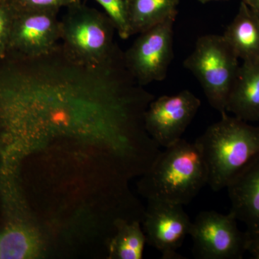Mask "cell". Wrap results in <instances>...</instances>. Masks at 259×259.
Wrapping results in <instances>:
<instances>
[{
  "label": "cell",
  "instance_id": "cell-1",
  "mask_svg": "<svg viewBox=\"0 0 259 259\" xmlns=\"http://www.w3.org/2000/svg\"><path fill=\"white\" fill-rule=\"evenodd\" d=\"M203 156L208 185L214 192L228 186L259 157V127L221 114L195 141Z\"/></svg>",
  "mask_w": 259,
  "mask_h": 259
},
{
  "label": "cell",
  "instance_id": "cell-2",
  "mask_svg": "<svg viewBox=\"0 0 259 259\" xmlns=\"http://www.w3.org/2000/svg\"><path fill=\"white\" fill-rule=\"evenodd\" d=\"M142 182L148 200L187 205L208 184V172L199 146L182 139L158 153Z\"/></svg>",
  "mask_w": 259,
  "mask_h": 259
},
{
  "label": "cell",
  "instance_id": "cell-3",
  "mask_svg": "<svg viewBox=\"0 0 259 259\" xmlns=\"http://www.w3.org/2000/svg\"><path fill=\"white\" fill-rule=\"evenodd\" d=\"M60 25L61 41L73 62L92 69L111 64L116 30L105 13L80 3L67 8Z\"/></svg>",
  "mask_w": 259,
  "mask_h": 259
},
{
  "label": "cell",
  "instance_id": "cell-4",
  "mask_svg": "<svg viewBox=\"0 0 259 259\" xmlns=\"http://www.w3.org/2000/svg\"><path fill=\"white\" fill-rule=\"evenodd\" d=\"M184 67L198 80L210 106L223 114L239 69V59L223 35L199 37Z\"/></svg>",
  "mask_w": 259,
  "mask_h": 259
},
{
  "label": "cell",
  "instance_id": "cell-5",
  "mask_svg": "<svg viewBox=\"0 0 259 259\" xmlns=\"http://www.w3.org/2000/svg\"><path fill=\"white\" fill-rule=\"evenodd\" d=\"M174 23L168 20L139 33L124 55L127 71L139 84L163 81L174 59Z\"/></svg>",
  "mask_w": 259,
  "mask_h": 259
},
{
  "label": "cell",
  "instance_id": "cell-6",
  "mask_svg": "<svg viewBox=\"0 0 259 259\" xmlns=\"http://www.w3.org/2000/svg\"><path fill=\"white\" fill-rule=\"evenodd\" d=\"M231 213L203 211L192 222L190 236L194 256L201 259H241L247 251L246 233Z\"/></svg>",
  "mask_w": 259,
  "mask_h": 259
},
{
  "label": "cell",
  "instance_id": "cell-7",
  "mask_svg": "<svg viewBox=\"0 0 259 259\" xmlns=\"http://www.w3.org/2000/svg\"><path fill=\"white\" fill-rule=\"evenodd\" d=\"M59 12L54 10H15L8 54L15 53L27 59L51 55L61 41Z\"/></svg>",
  "mask_w": 259,
  "mask_h": 259
},
{
  "label": "cell",
  "instance_id": "cell-8",
  "mask_svg": "<svg viewBox=\"0 0 259 259\" xmlns=\"http://www.w3.org/2000/svg\"><path fill=\"white\" fill-rule=\"evenodd\" d=\"M200 106V100L189 90L158 97L145 112L146 132L159 147H168L182 139Z\"/></svg>",
  "mask_w": 259,
  "mask_h": 259
},
{
  "label": "cell",
  "instance_id": "cell-9",
  "mask_svg": "<svg viewBox=\"0 0 259 259\" xmlns=\"http://www.w3.org/2000/svg\"><path fill=\"white\" fill-rule=\"evenodd\" d=\"M147 241L161 253L163 259H183L177 252L190 235L192 221L183 205L149 200L144 214Z\"/></svg>",
  "mask_w": 259,
  "mask_h": 259
},
{
  "label": "cell",
  "instance_id": "cell-10",
  "mask_svg": "<svg viewBox=\"0 0 259 259\" xmlns=\"http://www.w3.org/2000/svg\"><path fill=\"white\" fill-rule=\"evenodd\" d=\"M231 201L230 213L244 223L246 232L259 229V157L227 187Z\"/></svg>",
  "mask_w": 259,
  "mask_h": 259
},
{
  "label": "cell",
  "instance_id": "cell-11",
  "mask_svg": "<svg viewBox=\"0 0 259 259\" xmlns=\"http://www.w3.org/2000/svg\"><path fill=\"white\" fill-rule=\"evenodd\" d=\"M226 112L246 122L259 120V61H243L240 65Z\"/></svg>",
  "mask_w": 259,
  "mask_h": 259
},
{
  "label": "cell",
  "instance_id": "cell-12",
  "mask_svg": "<svg viewBox=\"0 0 259 259\" xmlns=\"http://www.w3.org/2000/svg\"><path fill=\"white\" fill-rule=\"evenodd\" d=\"M223 36L238 59L259 61V18L243 1Z\"/></svg>",
  "mask_w": 259,
  "mask_h": 259
},
{
  "label": "cell",
  "instance_id": "cell-13",
  "mask_svg": "<svg viewBox=\"0 0 259 259\" xmlns=\"http://www.w3.org/2000/svg\"><path fill=\"white\" fill-rule=\"evenodd\" d=\"M180 0H128L131 35L176 20Z\"/></svg>",
  "mask_w": 259,
  "mask_h": 259
},
{
  "label": "cell",
  "instance_id": "cell-14",
  "mask_svg": "<svg viewBox=\"0 0 259 259\" xmlns=\"http://www.w3.org/2000/svg\"><path fill=\"white\" fill-rule=\"evenodd\" d=\"M40 247L37 233L23 225H10L0 235V259L34 258Z\"/></svg>",
  "mask_w": 259,
  "mask_h": 259
},
{
  "label": "cell",
  "instance_id": "cell-15",
  "mask_svg": "<svg viewBox=\"0 0 259 259\" xmlns=\"http://www.w3.org/2000/svg\"><path fill=\"white\" fill-rule=\"evenodd\" d=\"M124 219L116 221L117 236L112 243V254L120 259H141L146 243V238L141 231L139 221Z\"/></svg>",
  "mask_w": 259,
  "mask_h": 259
},
{
  "label": "cell",
  "instance_id": "cell-16",
  "mask_svg": "<svg viewBox=\"0 0 259 259\" xmlns=\"http://www.w3.org/2000/svg\"><path fill=\"white\" fill-rule=\"evenodd\" d=\"M112 20L116 32L124 40L131 36L128 18V0H95Z\"/></svg>",
  "mask_w": 259,
  "mask_h": 259
},
{
  "label": "cell",
  "instance_id": "cell-17",
  "mask_svg": "<svg viewBox=\"0 0 259 259\" xmlns=\"http://www.w3.org/2000/svg\"><path fill=\"white\" fill-rule=\"evenodd\" d=\"M15 9L9 0L0 2V59L8 54V47Z\"/></svg>",
  "mask_w": 259,
  "mask_h": 259
},
{
  "label": "cell",
  "instance_id": "cell-18",
  "mask_svg": "<svg viewBox=\"0 0 259 259\" xmlns=\"http://www.w3.org/2000/svg\"><path fill=\"white\" fill-rule=\"evenodd\" d=\"M15 10H54L69 8L81 3V0H9Z\"/></svg>",
  "mask_w": 259,
  "mask_h": 259
},
{
  "label": "cell",
  "instance_id": "cell-19",
  "mask_svg": "<svg viewBox=\"0 0 259 259\" xmlns=\"http://www.w3.org/2000/svg\"><path fill=\"white\" fill-rule=\"evenodd\" d=\"M247 236V251L250 252L253 258L259 259V229L251 233L245 231Z\"/></svg>",
  "mask_w": 259,
  "mask_h": 259
},
{
  "label": "cell",
  "instance_id": "cell-20",
  "mask_svg": "<svg viewBox=\"0 0 259 259\" xmlns=\"http://www.w3.org/2000/svg\"><path fill=\"white\" fill-rule=\"evenodd\" d=\"M249 7L250 10L259 18V0H241Z\"/></svg>",
  "mask_w": 259,
  "mask_h": 259
},
{
  "label": "cell",
  "instance_id": "cell-21",
  "mask_svg": "<svg viewBox=\"0 0 259 259\" xmlns=\"http://www.w3.org/2000/svg\"><path fill=\"white\" fill-rule=\"evenodd\" d=\"M198 1L202 4H205V3H209V2L218 1V0H198Z\"/></svg>",
  "mask_w": 259,
  "mask_h": 259
},
{
  "label": "cell",
  "instance_id": "cell-22",
  "mask_svg": "<svg viewBox=\"0 0 259 259\" xmlns=\"http://www.w3.org/2000/svg\"><path fill=\"white\" fill-rule=\"evenodd\" d=\"M1 1H3V0H0V2H1Z\"/></svg>",
  "mask_w": 259,
  "mask_h": 259
}]
</instances>
